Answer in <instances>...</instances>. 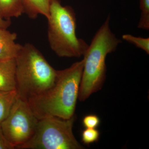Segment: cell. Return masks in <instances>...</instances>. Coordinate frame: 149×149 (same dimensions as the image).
I'll use <instances>...</instances> for the list:
<instances>
[{"label":"cell","mask_w":149,"mask_h":149,"mask_svg":"<svg viewBox=\"0 0 149 149\" xmlns=\"http://www.w3.org/2000/svg\"><path fill=\"white\" fill-rule=\"evenodd\" d=\"M109 21V15L83 55L84 67L78 94L80 101H85L101 89L106 78L107 56L116 50L121 42L111 32Z\"/></svg>","instance_id":"7a4b0ae2"},{"label":"cell","mask_w":149,"mask_h":149,"mask_svg":"<svg viewBox=\"0 0 149 149\" xmlns=\"http://www.w3.org/2000/svg\"><path fill=\"white\" fill-rule=\"evenodd\" d=\"M140 8L141 17L138 28L145 30L149 29V0H140Z\"/></svg>","instance_id":"7c38bea8"},{"label":"cell","mask_w":149,"mask_h":149,"mask_svg":"<svg viewBox=\"0 0 149 149\" xmlns=\"http://www.w3.org/2000/svg\"><path fill=\"white\" fill-rule=\"evenodd\" d=\"M100 136V132L96 128H86L82 132V142L86 145H90L98 141Z\"/></svg>","instance_id":"5bb4252c"},{"label":"cell","mask_w":149,"mask_h":149,"mask_svg":"<svg viewBox=\"0 0 149 149\" xmlns=\"http://www.w3.org/2000/svg\"><path fill=\"white\" fill-rule=\"evenodd\" d=\"M48 20V42L60 57L79 58L89 45L76 36V19L73 9L63 6L60 0H51Z\"/></svg>","instance_id":"277c9868"},{"label":"cell","mask_w":149,"mask_h":149,"mask_svg":"<svg viewBox=\"0 0 149 149\" xmlns=\"http://www.w3.org/2000/svg\"><path fill=\"white\" fill-rule=\"evenodd\" d=\"M10 144L6 140L0 128V149H14Z\"/></svg>","instance_id":"2e32d148"},{"label":"cell","mask_w":149,"mask_h":149,"mask_svg":"<svg viewBox=\"0 0 149 149\" xmlns=\"http://www.w3.org/2000/svg\"><path fill=\"white\" fill-rule=\"evenodd\" d=\"M0 91H16L15 58L0 61Z\"/></svg>","instance_id":"ba28073f"},{"label":"cell","mask_w":149,"mask_h":149,"mask_svg":"<svg viewBox=\"0 0 149 149\" xmlns=\"http://www.w3.org/2000/svg\"><path fill=\"white\" fill-rule=\"evenodd\" d=\"M17 97L16 91H0V127Z\"/></svg>","instance_id":"8fae6325"},{"label":"cell","mask_w":149,"mask_h":149,"mask_svg":"<svg viewBox=\"0 0 149 149\" xmlns=\"http://www.w3.org/2000/svg\"><path fill=\"white\" fill-rule=\"evenodd\" d=\"M17 95L27 101L39 95L54 83L57 70L32 44L22 45L15 58Z\"/></svg>","instance_id":"3957f363"},{"label":"cell","mask_w":149,"mask_h":149,"mask_svg":"<svg viewBox=\"0 0 149 149\" xmlns=\"http://www.w3.org/2000/svg\"><path fill=\"white\" fill-rule=\"evenodd\" d=\"M38 120L28 102L17 95L0 128L6 140L15 149H18L32 138Z\"/></svg>","instance_id":"8992f818"},{"label":"cell","mask_w":149,"mask_h":149,"mask_svg":"<svg viewBox=\"0 0 149 149\" xmlns=\"http://www.w3.org/2000/svg\"><path fill=\"white\" fill-rule=\"evenodd\" d=\"M11 23L10 20H6L0 16V27L7 29L10 26Z\"/></svg>","instance_id":"e0dca14e"},{"label":"cell","mask_w":149,"mask_h":149,"mask_svg":"<svg viewBox=\"0 0 149 149\" xmlns=\"http://www.w3.org/2000/svg\"><path fill=\"white\" fill-rule=\"evenodd\" d=\"M100 118L95 114L88 115L83 120V125L85 128H96L100 125Z\"/></svg>","instance_id":"9a60e30c"},{"label":"cell","mask_w":149,"mask_h":149,"mask_svg":"<svg viewBox=\"0 0 149 149\" xmlns=\"http://www.w3.org/2000/svg\"><path fill=\"white\" fill-rule=\"evenodd\" d=\"M23 13L22 0H0V16L6 20L17 18Z\"/></svg>","instance_id":"30bf717a"},{"label":"cell","mask_w":149,"mask_h":149,"mask_svg":"<svg viewBox=\"0 0 149 149\" xmlns=\"http://www.w3.org/2000/svg\"><path fill=\"white\" fill-rule=\"evenodd\" d=\"M75 117L65 119L55 116L38 120L31 139L19 149H82L75 139L72 127Z\"/></svg>","instance_id":"5b68a950"},{"label":"cell","mask_w":149,"mask_h":149,"mask_svg":"<svg viewBox=\"0 0 149 149\" xmlns=\"http://www.w3.org/2000/svg\"><path fill=\"white\" fill-rule=\"evenodd\" d=\"M122 38L128 42L135 45L137 47L140 48L145 51L148 54H149V38H144L142 37H136L133 35H124Z\"/></svg>","instance_id":"4fadbf2b"},{"label":"cell","mask_w":149,"mask_h":149,"mask_svg":"<svg viewBox=\"0 0 149 149\" xmlns=\"http://www.w3.org/2000/svg\"><path fill=\"white\" fill-rule=\"evenodd\" d=\"M84 61L57 70L52 86L27 102L38 120L51 116L69 119L74 116L83 73Z\"/></svg>","instance_id":"6da1fadb"},{"label":"cell","mask_w":149,"mask_h":149,"mask_svg":"<svg viewBox=\"0 0 149 149\" xmlns=\"http://www.w3.org/2000/svg\"><path fill=\"white\" fill-rule=\"evenodd\" d=\"M17 37L15 32L0 27V61L15 58L22 46L15 42Z\"/></svg>","instance_id":"52a82bcc"},{"label":"cell","mask_w":149,"mask_h":149,"mask_svg":"<svg viewBox=\"0 0 149 149\" xmlns=\"http://www.w3.org/2000/svg\"><path fill=\"white\" fill-rule=\"evenodd\" d=\"M51 0H22L23 13L31 19L42 15L47 18L49 12Z\"/></svg>","instance_id":"9c48e42d"}]
</instances>
